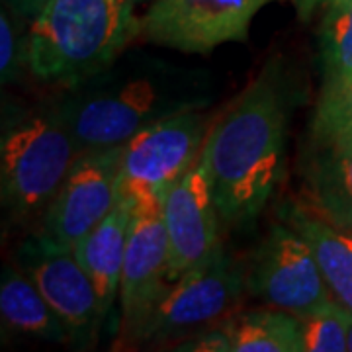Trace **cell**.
I'll list each match as a JSON object with an SVG mask.
<instances>
[{
	"label": "cell",
	"mask_w": 352,
	"mask_h": 352,
	"mask_svg": "<svg viewBox=\"0 0 352 352\" xmlns=\"http://www.w3.org/2000/svg\"><path fill=\"white\" fill-rule=\"evenodd\" d=\"M288 102L268 67L214 118L201 149L215 206L227 227L251 223L274 196L286 166Z\"/></svg>",
	"instance_id": "1"
},
{
	"label": "cell",
	"mask_w": 352,
	"mask_h": 352,
	"mask_svg": "<svg viewBox=\"0 0 352 352\" xmlns=\"http://www.w3.org/2000/svg\"><path fill=\"white\" fill-rule=\"evenodd\" d=\"M210 96L196 85V75L159 63H145L126 73L108 69L71 87L55 110L73 133L78 151L122 147L141 129L166 116L206 108Z\"/></svg>",
	"instance_id": "2"
},
{
	"label": "cell",
	"mask_w": 352,
	"mask_h": 352,
	"mask_svg": "<svg viewBox=\"0 0 352 352\" xmlns=\"http://www.w3.org/2000/svg\"><path fill=\"white\" fill-rule=\"evenodd\" d=\"M131 0H47L24 38V65L41 82L71 88L110 69L139 38Z\"/></svg>",
	"instance_id": "3"
},
{
	"label": "cell",
	"mask_w": 352,
	"mask_h": 352,
	"mask_svg": "<svg viewBox=\"0 0 352 352\" xmlns=\"http://www.w3.org/2000/svg\"><path fill=\"white\" fill-rule=\"evenodd\" d=\"M78 155L75 138L55 108L10 124L0 143L4 208L20 221L43 215Z\"/></svg>",
	"instance_id": "4"
},
{
	"label": "cell",
	"mask_w": 352,
	"mask_h": 352,
	"mask_svg": "<svg viewBox=\"0 0 352 352\" xmlns=\"http://www.w3.org/2000/svg\"><path fill=\"white\" fill-rule=\"evenodd\" d=\"M245 274L223 245L200 266L170 282L139 333L138 344H166L212 329L239 305Z\"/></svg>",
	"instance_id": "5"
},
{
	"label": "cell",
	"mask_w": 352,
	"mask_h": 352,
	"mask_svg": "<svg viewBox=\"0 0 352 352\" xmlns=\"http://www.w3.org/2000/svg\"><path fill=\"white\" fill-rule=\"evenodd\" d=\"M214 118L204 108L166 116L141 129L122 149L120 196L139 201L159 198L200 159Z\"/></svg>",
	"instance_id": "6"
},
{
	"label": "cell",
	"mask_w": 352,
	"mask_h": 352,
	"mask_svg": "<svg viewBox=\"0 0 352 352\" xmlns=\"http://www.w3.org/2000/svg\"><path fill=\"white\" fill-rule=\"evenodd\" d=\"M245 282L268 307L300 319L333 300L309 243L286 221L270 227L256 247Z\"/></svg>",
	"instance_id": "7"
},
{
	"label": "cell",
	"mask_w": 352,
	"mask_h": 352,
	"mask_svg": "<svg viewBox=\"0 0 352 352\" xmlns=\"http://www.w3.org/2000/svg\"><path fill=\"white\" fill-rule=\"evenodd\" d=\"M276 0H155L139 38L182 53H210L249 36L252 18Z\"/></svg>",
	"instance_id": "8"
},
{
	"label": "cell",
	"mask_w": 352,
	"mask_h": 352,
	"mask_svg": "<svg viewBox=\"0 0 352 352\" xmlns=\"http://www.w3.org/2000/svg\"><path fill=\"white\" fill-rule=\"evenodd\" d=\"M122 147L85 151L76 157L63 184L41 215L39 235L73 249L120 201Z\"/></svg>",
	"instance_id": "9"
},
{
	"label": "cell",
	"mask_w": 352,
	"mask_h": 352,
	"mask_svg": "<svg viewBox=\"0 0 352 352\" xmlns=\"http://www.w3.org/2000/svg\"><path fill=\"white\" fill-rule=\"evenodd\" d=\"M168 284V239L161 200L139 201L133 206L118 292L120 344H138L141 329Z\"/></svg>",
	"instance_id": "10"
},
{
	"label": "cell",
	"mask_w": 352,
	"mask_h": 352,
	"mask_svg": "<svg viewBox=\"0 0 352 352\" xmlns=\"http://www.w3.org/2000/svg\"><path fill=\"white\" fill-rule=\"evenodd\" d=\"M161 210L168 239V280L175 282L221 247V217L200 159L166 190Z\"/></svg>",
	"instance_id": "11"
},
{
	"label": "cell",
	"mask_w": 352,
	"mask_h": 352,
	"mask_svg": "<svg viewBox=\"0 0 352 352\" xmlns=\"http://www.w3.org/2000/svg\"><path fill=\"white\" fill-rule=\"evenodd\" d=\"M28 274L69 331V340L90 344L102 327L98 292L73 249L38 235L25 247Z\"/></svg>",
	"instance_id": "12"
},
{
	"label": "cell",
	"mask_w": 352,
	"mask_h": 352,
	"mask_svg": "<svg viewBox=\"0 0 352 352\" xmlns=\"http://www.w3.org/2000/svg\"><path fill=\"white\" fill-rule=\"evenodd\" d=\"M282 219L309 243L331 294L352 311V231L331 221L307 198L288 201Z\"/></svg>",
	"instance_id": "13"
},
{
	"label": "cell",
	"mask_w": 352,
	"mask_h": 352,
	"mask_svg": "<svg viewBox=\"0 0 352 352\" xmlns=\"http://www.w3.org/2000/svg\"><path fill=\"white\" fill-rule=\"evenodd\" d=\"M305 198L352 231V141H315L305 155Z\"/></svg>",
	"instance_id": "14"
},
{
	"label": "cell",
	"mask_w": 352,
	"mask_h": 352,
	"mask_svg": "<svg viewBox=\"0 0 352 352\" xmlns=\"http://www.w3.org/2000/svg\"><path fill=\"white\" fill-rule=\"evenodd\" d=\"M133 217V201L120 198L110 214L75 247L76 258L98 292L104 317L110 314L120 292L127 235Z\"/></svg>",
	"instance_id": "15"
},
{
	"label": "cell",
	"mask_w": 352,
	"mask_h": 352,
	"mask_svg": "<svg viewBox=\"0 0 352 352\" xmlns=\"http://www.w3.org/2000/svg\"><path fill=\"white\" fill-rule=\"evenodd\" d=\"M0 314L8 329L47 340H69V331L53 311L36 282L12 266L4 268L0 284Z\"/></svg>",
	"instance_id": "16"
},
{
	"label": "cell",
	"mask_w": 352,
	"mask_h": 352,
	"mask_svg": "<svg viewBox=\"0 0 352 352\" xmlns=\"http://www.w3.org/2000/svg\"><path fill=\"white\" fill-rule=\"evenodd\" d=\"M231 342V352H302L300 317L270 309L233 314L221 321Z\"/></svg>",
	"instance_id": "17"
},
{
	"label": "cell",
	"mask_w": 352,
	"mask_h": 352,
	"mask_svg": "<svg viewBox=\"0 0 352 352\" xmlns=\"http://www.w3.org/2000/svg\"><path fill=\"white\" fill-rule=\"evenodd\" d=\"M319 63L323 85L352 78V0L325 8L319 25Z\"/></svg>",
	"instance_id": "18"
},
{
	"label": "cell",
	"mask_w": 352,
	"mask_h": 352,
	"mask_svg": "<svg viewBox=\"0 0 352 352\" xmlns=\"http://www.w3.org/2000/svg\"><path fill=\"white\" fill-rule=\"evenodd\" d=\"M315 141H352V78L321 85L311 122Z\"/></svg>",
	"instance_id": "19"
},
{
	"label": "cell",
	"mask_w": 352,
	"mask_h": 352,
	"mask_svg": "<svg viewBox=\"0 0 352 352\" xmlns=\"http://www.w3.org/2000/svg\"><path fill=\"white\" fill-rule=\"evenodd\" d=\"M303 351L344 352L346 349V307L329 300L315 311L300 319Z\"/></svg>",
	"instance_id": "20"
},
{
	"label": "cell",
	"mask_w": 352,
	"mask_h": 352,
	"mask_svg": "<svg viewBox=\"0 0 352 352\" xmlns=\"http://www.w3.org/2000/svg\"><path fill=\"white\" fill-rule=\"evenodd\" d=\"M24 63V41L18 43L12 20L6 12L0 16V76L2 82L12 80L20 65Z\"/></svg>",
	"instance_id": "21"
},
{
	"label": "cell",
	"mask_w": 352,
	"mask_h": 352,
	"mask_svg": "<svg viewBox=\"0 0 352 352\" xmlns=\"http://www.w3.org/2000/svg\"><path fill=\"white\" fill-rule=\"evenodd\" d=\"M339 2H346V0H294L296 8L302 18H309L311 14L319 8V6H331V4H339Z\"/></svg>",
	"instance_id": "22"
},
{
	"label": "cell",
	"mask_w": 352,
	"mask_h": 352,
	"mask_svg": "<svg viewBox=\"0 0 352 352\" xmlns=\"http://www.w3.org/2000/svg\"><path fill=\"white\" fill-rule=\"evenodd\" d=\"M47 0H14L16 8L25 16H36Z\"/></svg>",
	"instance_id": "23"
},
{
	"label": "cell",
	"mask_w": 352,
	"mask_h": 352,
	"mask_svg": "<svg viewBox=\"0 0 352 352\" xmlns=\"http://www.w3.org/2000/svg\"><path fill=\"white\" fill-rule=\"evenodd\" d=\"M346 349L352 352V311L346 307Z\"/></svg>",
	"instance_id": "24"
},
{
	"label": "cell",
	"mask_w": 352,
	"mask_h": 352,
	"mask_svg": "<svg viewBox=\"0 0 352 352\" xmlns=\"http://www.w3.org/2000/svg\"><path fill=\"white\" fill-rule=\"evenodd\" d=\"M133 4H139V2H145V0H131Z\"/></svg>",
	"instance_id": "25"
}]
</instances>
